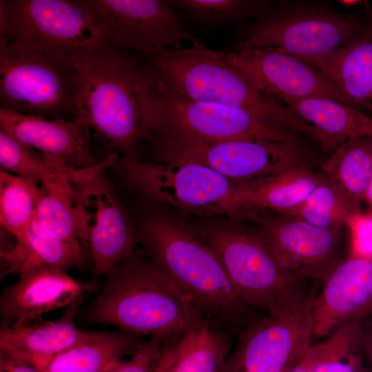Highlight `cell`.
Here are the masks:
<instances>
[{
  "instance_id": "1",
  "label": "cell",
  "mask_w": 372,
  "mask_h": 372,
  "mask_svg": "<svg viewBox=\"0 0 372 372\" xmlns=\"http://www.w3.org/2000/svg\"><path fill=\"white\" fill-rule=\"evenodd\" d=\"M71 60L76 81L74 118L83 121L123 159L140 160L149 138L140 56L101 40L76 50Z\"/></svg>"
},
{
  "instance_id": "2",
  "label": "cell",
  "mask_w": 372,
  "mask_h": 372,
  "mask_svg": "<svg viewBox=\"0 0 372 372\" xmlns=\"http://www.w3.org/2000/svg\"><path fill=\"white\" fill-rule=\"evenodd\" d=\"M133 223L141 250L203 320L238 335L258 317L238 296L218 256L200 234L152 211Z\"/></svg>"
},
{
  "instance_id": "3",
  "label": "cell",
  "mask_w": 372,
  "mask_h": 372,
  "mask_svg": "<svg viewBox=\"0 0 372 372\" xmlns=\"http://www.w3.org/2000/svg\"><path fill=\"white\" fill-rule=\"evenodd\" d=\"M99 291L77 318L141 336L180 338L203 320L165 273L141 249L103 276Z\"/></svg>"
},
{
  "instance_id": "4",
  "label": "cell",
  "mask_w": 372,
  "mask_h": 372,
  "mask_svg": "<svg viewBox=\"0 0 372 372\" xmlns=\"http://www.w3.org/2000/svg\"><path fill=\"white\" fill-rule=\"evenodd\" d=\"M141 59L155 78L183 97L244 109L271 126L307 137L312 135L310 124L280 100L260 91L242 72L227 63L220 52L207 48L198 39L189 47Z\"/></svg>"
},
{
  "instance_id": "5",
  "label": "cell",
  "mask_w": 372,
  "mask_h": 372,
  "mask_svg": "<svg viewBox=\"0 0 372 372\" xmlns=\"http://www.w3.org/2000/svg\"><path fill=\"white\" fill-rule=\"evenodd\" d=\"M213 249L238 296L254 309L284 316L311 305L308 279L284 269L259 234L216 226L199 234Z\"/></svg>"
},
{
  "instance_id": "6",
  "label": "cell",
  "mask_w": 372,
  "mask_h": 372,
  "mask_svg": "<svg viewBox=\"0 0 372 372\" xmlns=\"http://www.w3.org/2000/svg\"><path fill=\"white\" fill-rule=\"evenodd\" d=\"M142 74L141 93L149 140L155 137L300 140L299 134L268 125L246 110L183 97L155 78L143 63Z\"/></svg>"
},
{
  "instance_id": "7",
  "label": "cell",
  "mask_w": 372,
  "mask_h": 372,
  "mask_svg": "<svg viewBox=\"0 0 372 372\" xmlns=\"http://www.w3.org/2000/svg\"><path fill=\"white\" fill-rule=\"evenodd\" d=\"M368 23L323 1H279L240 28L234 48L266 47L296 57L317 56L362 37Z\"/></svg>"
},
{
  "instance_id": "8",
  "label": "cell",
  "mask_w": 372,
  "mask_h": 372,
  "mask_svg": "<svg viewBox=\"0 0 372 372\" xmlns=\"http://www.w3.org/2000/svg\"><path fill=\"white\" fill-rule=\"evenodd\" d=\"M0 109L49 119L74 117L76 81L71 58L0 37Z\"/></svg>"
},
{
  "instance_id": "9",
  "label": "cell",
  "mask_w": 372,
  "mask_h": 372,
  "mask_svg": "<svg viewBox=\"0 0 372 372\" xmlns=\"http://www.w3.org/2000/svg\"><path fill=\"white\" fill-rule=\"evenodd\" d=\"M147 149L156 162L192 161L226 178L246 183L309 165L311 151L302 140L276 141L242 138L207 141L185 137H155Z\"/></svg>"
},
{
  "instance_id": "10",
  "label": "cell",
  "mask_w": 372,
  "mask_h": 372,
  "mask_svg": "<svg viewBox=\"0 0 372 372\" xmlns=\"http://www.w3.org/2000/svg\"><path fill=\"white\" fill-rule=\"evenodd\" d=\"M107 169L145 202L172 206L204 215L232 216L239 183L192 161H126L119 156Z\"/></svg>"
},
{
  "instance_id": "11",
  "label": "cell",
  "mask_w": 372,
  "mask_h": 372,
  "mask_svg": "<svg viewBox=\"0 0 372 372\" xmlns=\"http://www.w3.org/2000/svg\"><path fill=\"white\" fill-rule=\"evenodd\" d=\"M107 45L141 57L195 39L179 13L162 0H75Z\"/></svg>"
},
{
  "instance_id": "12",
  "label": "cell",
  "mask_w": 372,
  "mask_h": 372,
  "mask_svg": "<svg viewBox=\"0 0 372 372\" xmlns=\"http://www.w3.org/2000/svg\"><path fill=\"white\" fill-rule=\"evenodd\" d=\"M118 156L109 153L99 165L70 180L84 213L79 240L89 249L96 276H104L137 250L131 214L106 174Z\"/></svg>"
},
{
  "instance_id": "13",
  "label": "cell",
  "mask_w": 372,
  "mask_h": 372,
  "mask_svg": "<svg viewBox=\"0 0 372 372\" xmlns=\"http://www.w3.org/2000/svg\"><path fill=\"white\" fill-rule=\"evenodd\" d=\"M0 37L30 42L65 58L102 40L75 0H1Z\"/></svg>"
},
{
  "instance_id": "14",
  "label": "cell",
  "mask_w": 372,
  "mask_h": 372,
  "mask_svg": "<svg viewBox=\"0 0 372 372\" xmlns=\"http://www.w3.org/2000/svg\"><path fill=\"white\" fill-rule=\"evenodd\" d=\"M311 306L257 317L238 335L220 372H289L312 344Z\"/></svg>"
},
{
  "instance_id": "15",
  "label": "cell",
  "mask_w": 372,
  "mask_h": 372,
  "mask_svg": "<svg viewBox=\"0 0 372 372\" xmlns=\"http://www.w3.org/2000/svg\"><path fill=\"white\" fill-rule=\"evenodd\" d=\"M220 54L260 91L285 103L322 98L354 108L316 68L296 56L266 47L234 48Z\"/></svg>"
},
{
  "instance_id": "16",
  "label": "cell",
  "mask_w": 372,
  "mask_h": 372,
  "mask_svg": "<svg viewBox=\"0 0 372 372\" xmlns=\"http://www.w3.org/2000/svg\"><path fill=\"white\" fill-rule=\"evenodd\" d=\"M19 274L18 280L1 291V328L67 307L97 293L101 287L97 280H77L66 271L38 261L28 263Z\"/></svg>"
},
{
  "instance_id": "17",
  "label": "cell",
  "mask_w": 372,
  "mask_h": 372,
  "mask_svg": "<svg viewBox=\"0 0 372 372\" xmlns=\"http://www.w3.org/2000/svg\"><path fill=\"white\" fill-rule=\"evenodd\" d=\"M341 231L278 214L265 220L258 234L284 269L308 280H322L340 261L335 258Z\"/></svg>"
},
{
  "instance_id": "18",
  "label": "cell",
  "mask_w": 372,
  "mask_h": 372,
  "mask_svg": "<svg viewBox=\"0 0 372 372\" xmlns=\"http://www.w3.org/2000/svg\"><path fill=\"white\" fill-rule=\"evenodd\" d=\"M0 131L70 169H91L103 159L94 155L90 128L79 118L49 119L0 109Z\"/></svg>"
},
{
  "instance_id": "19",
  "label": "cell",
  "mask_w": 372,
  "mask_h": 372,
  "mask_svg": "<svg viewBox=\"0 0 372 372\" xmlns=\"http://www.w3.org/2000/svg\"><path fill=\"white\" fill-rule=\"evenodd\" d=\"M322 281L311 306L313 338H318L356 319L372 301V261L349 254Z\"/></svg>"
},
{
  "instance_id": "20",
  "label": "cell",
  "mask_w": 372,
  "mask_h": 372,
  "mask_svg": "<svg viewBox=\"0 0 372 372\" xmlns=\"http://www.w3.org/2000/svg\"><path fill=\"white\" fill-rule=\"evenodd\" d=\"M83 299L65 307L55 320L41 317L22 320L0 331V355L30 364L57 355L90 335L75 324Z\"/></svg>"
},
{
  "instance_id": "21",
  "label": "cell",
  "mask_w": 372,
  "mask_h": 372,
  "mask_svg": "<svg viewBox=\"0 0 372 372\" xmlns=\"http://www.w3.org/2000/svg\"><path fill=\"white\" fill-rule=\"evenodd\" d=\"M350 44L317 56L297 57L316 68L359 111L372 114V21Z\"/></svg>"
},
{
  "instance_id": "22",
  "label": "cell",
  "mask_w": 372,
  "mask_h": 372,
  "mask_svg": "<svg viewBox=\"0 0 372 372\" xmlns=\"http://www.w3.org/2000/svg\"><path fill=\"white\" fill-rule=\"evenodd\" d=\"M324 180L309 165L273 176L239 183L234 196L232 216L251 217L262 211L285 214L302 203Z\"/></svg>"
},
{
  "instance_id": "23",
  "label": "cell",
  "mask_w": 372,
  "mask_h": 372,
  "mask_svg": "<svg viewBox=\"0 0 372 372\" xmlns=\"http://www.w3.org/2000/svg\"><path fill=\"white\" fill-rule=\"evenodd\" d=\"M143 342V336L121 329L92 331L78 344L31 365L43 372H107L114 362L132 354Z\"/></svg>"
},
{
  "instance_id": "24",
  "label": "cell",
  "mask_w": 372,
  "mask_h": 372,
  "mask_svg": "<svg viewBox=\"0 0 372 372\" xmlns=\"http://www.w3.org/2000/svg\"><path fill=\"white\" fill-rule=\"evenodd\" d=\"M322 176L353 211L362 212L372 175V136L350 138L340 144L321 165Z\"/></svg>"
},
{
  "instance_id": "25",
  "label": "cell",
  "mask_w": 372,
  "mask_h": 372,
  "mask_svg": "<svg viewBox=\"0 0 372 372\" xmlns=\"http://www.w3.org/2000/svg\"><path fill=\"white\" fill-rule=\"evenodd\" d=\"M285 105L318 130L322 141L321 148L325 152H332L350 138L372 136V118L342 103L309 98L288 101Z\"/></svg>"
},
{
  "instance_id": "26",
  "label": "cell",
  "mask_w": 372,
  "mask_h": 372,
  "mask_svg": "<svg viewBox=\"0 0 372 372\" xmlns=\"http://www.w3.org/2000/svg\"><path fill=\"white\" fill-rule=\"evenodd\" d=\"M71 178L70 176L61 175L40 184L35 218L49 236L65 240H79L85 218Z\"/></svg>"
},
{
  "instance_id": "27",
  "label": "cell",
  "mask_w": 372,
  "mask_h": 372,
  "mask_svg": "<svg viewBox=\"0 0 372 372\" xmlns=\"http://www.w3.org/2000/svg\"><path fill=\"white\" fill-rule=\"evenodd\" d=\"M233 335L201 320L177 340L171 372H220L231 350Z\"/></svg>"
},
{
  "instance_id": "28",
  "label": "cell",
  "mask_w": 372,
  "mask_h": 372,
  "mask_svg": "<svg viewBox=\"0 0 372 372\" xmlns=\"http://www.w3.org/2000/svg\"><path fill=\"white\" fill-rule=\"evenodd\" d=\"M40 183L0 171V223L3 230L23 238L35 217Z\"/></svg>"
},
{
  "instance_id": "29",
  "label": "cell",
  "mask_w": 372,
  "mask_h": 372,
  "mask_svg": "<svg viewBox=\"0 0 372 372\" xmlns=\"http://www.w3.org/2000/svg\"><path fill=\"white\" fill-rule=\"evenodd\" d=\"M356 320L344 322L326 340L311 344L305 353L311 372H355L364 364L358 349Z\"/></svg>"
},
{
  "instance_id": "30",
  "label": "cell",
  "mask_w": 372,
  "mask_h": 372,
  "mask_svg": "<svg viewBox=\"0 0 372 372\" xmlns=\"http://www.w3.org/2000/svg\"><path fill=\"white\" fill-rule=\"evenodd\" d=\"M174 8L184 11L194 22L218 26L258 19L272 9L276 1L265 0H169Z\"/></svg>"
},
{
  "instance_id": "31",
  "label": "cell",
  "mask_w": 372,
  "mask_h": 372,
  "mask_svg": "<svg viewBox=\"0 0 372 372\" xmlns=\"http://www.w3.org/2000/svg\"><path fill=\"white\" fill-rule=\"evenodd\" d=\"M0 171L39 183L61 175L73 178L79 172L67 168L40 152L0 131Z\"/></svg>"
},
{
  "instance_id": "32",
  "label": "cell",
  "mask_w": 372,
  "mask_h": 372,
  "mask_svg": "<svg viewBox=\"0 0 372 372\" xmlns=\"http://www.w3.org/2000/svg\"><path fill=\"white\" fill-rule=\"evenodd\" d=\"M355 214L341 195L324 178L302 203L285 215L298 218L313 227L331 231L342 229Z\"/></svg>"
},
{
  "instance_id": "33",
  "label": "cell",
  "mask_w": 372,
  "mask_h": 372,
  "mask_svg": "<svg viewBox=\"0 0 372 372\" xmlns=\"http://www.w3.org/2000/svg\"><path fill=\"white\" fill-rule=\"evenodd\" d=\"M24 240L32 259L68 272L81 269L85 261V247L80 240H65L52 237L41 228L35 217Z\"/></svg>"
},
{
  "instance_id": "34",
  "label": "cell",
  "mask_w": 372,
  "mask_h": 372,
  "mask_svg": "<svg viewBox=\"0 0 372 372\" xmlns=\"http://www.w3.org/2000/svg\"><path fill=\"white\" fill-rule=\"evenodd\" d=\"M166 341L162 337L152 336L141 343L130 358L116 361L107 372H150Z\"/></svg>"
},
{
  "instance_id": "35",
  "label": "cell",
  "mask_w": 372,
  "mask_h": 372,
  "mask_svg": "<svg viewBox=\"0 0 372 372\" xmlns=\"http://www.w3.org/2000/svg\"><path fill=\"white\" fill-rule=\"evenodd\" d=\"M347 226L351 234L349 254L372 261V214H355Z\"/></svg>"
},
{
  "instance_id": "36",
  "label": "cell",
  "mask_w": 372,
  "mask_h": 372,
  "mask_svg": "<svg viewBox=\"0 0 372 372\" xmlns=\"http://www.w3.org/2000/svg\"><path fill=\"white\" fill-rule=\"evenodd\" d=\"M355 320L358 347L365 364L372 371V315Z\"/></svg>"
},
{
  "instance_id": "37",
  "label": "cell",
  "mask_w": 372,
  "mask_h": 372,
  "mask_svg": "<svg viewBox=\"0 0 372 372\" xmlns=\"http://www.w3.org/2000/svg\"><path fill=\"white\" fill-rule=\"evenodd\" d=\"M178 338L165 342L161 352L155 361L150 372H171L176 354V342Z\"/></svg>"
},
{
  "instance_id": "38",
  "label": "cell",
  "mask_w": 372,
  "mask_h": 372,
  "mask_svg": "<svg viewBox=\"0 0 372 372\" xmlns=\"http://www.w3.org/2000/svg\"><path fill=\"white\" fill-rule=\"evenodd\" d=\"M0 372H43L23 361L0 355Z\"/></svg>"
},
{
  "instance_id": "39",
  "label": "cell",
  "mask_w": 372,
  "mask_h": 372,
  "mask_svg": "<svg viewBox=\"0 0 372 372\" xmlns=\"http://www.w3.org/2000/svg\"><path fill=\"white\" fill-rule=\"evenodd\" d=\"M289 372H311V364L304 354L301 361Z\"/></svg>"
},
{
  "instance_id": "40",
  "label": "cell",
  "mask_w": 372,
  "mask_h": 372,
  "mask_svg": "<svg viewBox=\"0 0 372 372\" xmlns=\"http://www.w3.org/2000/svg\"><path fill=\"white\" fill-rule=\"evenodd\" d=\"M372 315V301L369 303L358 315L356 319Z\"/></svg>"
},
{
  "instance_id": "41",
  "label": "cell",
  "mask_w": 372,
  "mask_h": 372,
  "mask_svg": "<svg viewBox=\"0 0 372 372\" xmlns=\"http://www.w3.org/2000/svg\"><path fill=\"white\" fill-rule=\"evenodd\" d=\"M370 208L369 213L372 214V175H371V179L370 182V185L366 193V200H365Z\"/></svg>"
},
{
  "instance_id": "42",
  "label": "cell",
  "mask_w": 372,
  "mask_h": 372,
  "mask_svg": "<svg viewBox=\"0 0 372 372\" xmlns=\"http://www.w3.org/2000/svg\"><path fill=\"white\" fill-rule=\"evenodd\" d=\"M338 2H339L340 4L343 5L345 7H351V6L359 5L362 3L363 1H359V0H341V1H338Z\"/></svg>"
},
{
  "instance_id": "43",
  "label": "cell",
  "mask_w": 372,
  "mask_h": 372,
  "mask_svg": "<svg viewBox=\"0 0 372 372\" xmlns=\"http://www.w3.org/2000/svg\"><path fill=\"white\" fill-rule=\"evenodd\" d=\"M355 372H372V371L367 367L365 363L358 368Z\"/></svg>"
}]
</instances>
